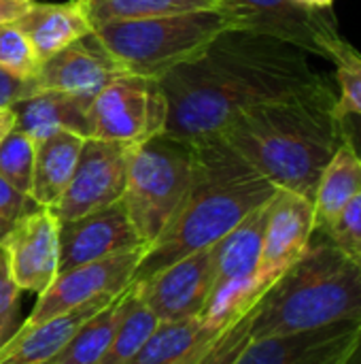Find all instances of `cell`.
<instances>
[{
	"mask_svg": "<svg viewBox=\"0 0 361 364\" xmlns=\"http://www.w3.org/2000/svg\"><path fill=\"white\" fill-rule=\"evenodd\" d=\"M157 81L168 105L166 134L196 143L219 134L240 111L328 77L311 66L304 49L251 28H230Z\"/></svg>",
	"mask_w": 361,
	"mask_h": 364,
	"instance_id": "obj_1",
	"label": "cell"
},
{
	"mask_svg": "<svg viewBox=\"0 0 361 364\" xmlns=\"http://www.w3.org/2000/svg\"><path fill=\"white\" fill-rule=\"evenodd\" d=\"M336 96L328 79L240 111L219 136L279 190L313 200L323 168L343 143L340 119L334 113Z\"/></svg>",
	"mask_w": 361,
	"mask_h": 364,
	"instance_id": "obj_2",
	"label": "cell"
},
{
	"mask_svg": "<svg viewBox=\"0 0 361 364\" xmlns=\"http://www.w3.org/2000/svg\"><path fill=\"white\" fill-rule=\"evenodd\" d=\"M194 149L189 190L164 232L145 252L132 282H143L172 262L215 245L249 213L270 203L279 190L219 134L196 141Z\"/></svg>",
	"mask_w": 361,
	"mask_h": 364,
	"instance_id": "obj_3",
	"label": "cell"
},
{
	"mask_svg": "<svg viewBox=\"0 0 361 364\" xmlns=\"http://www.w3.org/2000/svg\"><path fill=\"white\" fill-rule=\"evenodd\" d=\"M361 322V269L315 230L306 252L253 305L251 341Z\"/></svg>",
	"mask_w": 361,
	"mask_h": 364,
	"instance_id": "obj_4",
	"label": "cell"
},
{
	"mask_svg": "<svg viewBox=\"0 0 361 364\" xmlns=\"http://www.w3.org/2000/svg\"><path fill=\"white\" fill-rule=\"evenodd\" d=\"M245 28L228 11H194L168 17L109 21L94 28L96 38L128 75L162 79L194 60L223 30Z\"/></svg>",
	"mask_w": 361,
	"mask_h": 364,
	"instance_id": "obj_5",
	"label": "cell"
},
{
	"mask_svg": "<svg viewBox=\"0 0 361 364\" xmlns=\"http://www.w3.org/2000/svg\"><path fill=\"white\" fill-rule=\"evenodd\" d=\"M196 164L194 143L166 132L132 147L123 205L145 245H151L183 203Z\"/></svg>",
	"mask_w": 361,
	"mask_h": 364,
	"instance_id": "obj_6",
	"label": "cell"
},
{
	"mask_svg": "<svg viewBox=\"0 0 361 364\" xmlns=\"http://www.w3.org/2000/svg\"><path fill=\"white\" fill-rule=\"evenodd\" d=\"M168 105L157 79L121 75L87 109V139L145 143L166 132Z\"/></svg>",
	"mask_w": 361,
	"mask_h": 364,
	"instance_id": "obj_7",
	"label": "cell"
},
{
	"mask_svg": "<svg viewBox=\"0 0 361 364\" xmlns=\"http://www.w3.org/2000/svg\"><path fill=\"white\" fill-rule=\"evenodd\" d=\"M132 147L117 141L85 139L74 175L53 207L57 222H68L121 200Z\"/></svg>",
	"mask_w": 361,
	"mask_h": 364,
	"instance_id": "obj_8",
	"label": "cell"
},
{
	"mask_svg": "<svg viewBox=\"0 0 361 364\" xmlns=\"http://www.w3.org/2000/svg\"><path fill=\"white\" fill-rule=\"evenodd\" d=\"M221 4L245 28L283 38L328 62L343 41L334 11H309L291 0H221Z\"/></svg>",
	"mask_w": 361,
	"mask_h": 364,
	"instance_id": "obj_9",
	"label": "cell"
},
{
	"mask_svg": "<svg viewBox=\"0 0 361 364\" xmlns=\"http://www.w3.org/2000/svg\"><path fill=\"white\" fill-rule=\"evenodd\" d=\"M147 250L149 247L143 245V247L121 252V254H115V256L89 262V264H81L66 273H60L51 282V286L43 294H38V301L32 314L21 326L45 322L57 314L85 305L98 296L117 294L126 290L132 284L134 271L140 264Z\"/></svg>",
	"mask_w": 361,
	"mask_h": 364,
	"instance_id": "obj_10",
	"label": "cell"
},
{
	"mask_svg": "<svg viewBox=\"0 0 361 364\" xmlns=\"http://www.w3.org/2000/svg\"><path fill=\"white\" fill-rule=\"evenodd\" d=\"M132 290L160 322L200 318L213 290L211 247L177 260L143 282H132Z\"/></svg>",
	"mask_w": 361,
	"mask_h": 364,
	"instance_id": "obj_11",
	"label": "cell"
},
{
	"mask_svg": "<svg viewBox=\"0 0 361 364\" xmlns=\"http://www.w3.org/2000/svg\"><path fill=\"white\" fill-rule=\"evenodd\" d=\"M313 200L289 190H277L268 205L262 256L255 271L260 292H266L294 262L300 260L313 239Z\"/></svg>",
	"mask_w": 361,
	"mask_h": 364,
	"instance_id": "obj_12",
	"label": "cell"
},
{
	"mask_svg": "<svg viewBox=\"0 0 361 364\" xmlns=\"http://www.w3.org/2000/svg\"><path fill=\"white\" fill-rule=\"evenodd\" d=\"M9 254L13 279L19 290L43 294L57 277L60 222L49 207H34L0 241Z\"/></svg>",
	"mask_w": 361,
	"mask_h": 364,
	"instance_id": "obj_13",
	"label": "cell"
},
{
	"mask_svg": "<svg viewBox=\"0 0 361 364\" xmlns=\"http://www.w3.org/2000/svg\"><path fill=\"white\" fill-rule=\"evenodd\" d=\"M143 245L145 243L138 239L123 200H117L87 215L60 222L57 275Z\"/></svg>",
	"mask_w": 361,
	"mask_h": 364,
	"instance_id": "obj_14",
	"label": "cell"
},
{
	"mask_svg": "<svg viewBox=\"0 0 361 364\" xmlns=\"http://www.w3.org/2000/svg\"><path fill=\"white\" fill-rule=\"evenodd\" d=\"M121 75L126 70L91 32L47 58L36 73V83L40 90L68 92L91 102Z\"/></svg>",
	"mask_w": 361,
	"mask_h": 364,
	"instance_id": "obj_15",
	"label": "cell"
},
{
	"mask_svg": "<svg viewBox=\"0 0 361 364\" xmlns=\"http://www.w3.org/2000/svg\"><path fill=\"white\" fill-rule=\"evenodd\" d=\"M361 322H340L326 328L253 339L234 364H326L345 354Z\"/></svg>",
	"mask_w": 361,
	"mask_h": 364,
	"instance_id": "obj_16",
	"label": "cell"
},
{
	"mask_svg": "<svg viewBox=\"0 0 361 364\" xmlns=\"http://www.w3.org/2000/svg\"><path fill=\"white\" fill-rule=\"evenodd\" d=\"M117 294L98 296L32 326H19L0 346V364H49L70 343L77 331Z\"/></svg>",
	"mask_w": 361,
	"mask_h": 364,
	"instance_id": "obj_17",
	"label": "cell"
},
{
	"mask_svg": "<svg viewBox=\"0 0 361 364\" xmlns=\"http://www.w3.org/2000/svg\"><path fill=\"white\" fill-rule=\"evenodd\" d=\"M15 128L28 134L34 143L60 132L70 130L87 139V109L89 100L68 92L38 90L36 94L15 102Z\"/></svg>",
	"mask_w": 361,
	"mask_h": 364,
	"instance_id": "obj_18",
	"label": "cell"
},
{
	"mask_svg": "<svg viewBox=\"0 0 361 364\" xmlns=\"http://www.w3.org/2000/svg\"><path fill=\"white\" fill-rule=\"evenodd\" d=\"M13 26L26 34L40 62L74 43L77 38L94 32L79 0L60 4L32 2L30 9L13 21Z\"/></svg>",
	"mask_w": 361,
	"mask_h": 364,
	"instance_id": "obj_19",
	"label": "cell"
},
{
	"mask_svg": "<svg viewBox=\"0 0 361 364\" xmlns=\"http://www.w3.org/2000/svg\"><path fill=\"white\" fill-rule=\"evenodd\" d=\"M268 205L249 213L223 239L211 245L213 258V288L230 282H253L262 256L264 230L268 220Z\"/></svg>",
	"mask_w": 361,
	"mask_h": 364,
	"instance_id": "obj_20",
	"label": "cell"
},
{
	"mask_svg": "<svg viewBox=\"0 0 361 364\" xmlns=\"http://www.w3.org/2000/svg\"><path fill=\"white\" fill-rule=\"evenodd\" d=\"M83 143L85 136L70 130H60L36 143L30 190L34 205L53 209L60 203L74 175Z\"/></svg>",
	"mask_w": 361,
	"mask_h": 364,
	"instance_id": "obj_21",
	"label": "cell"
},
{
	"mask_svg": "<svg viewBox=\"0 0 361 364\" xmlns=\"http://www.w3.org/2000/svg\"><path fill=\"white\" fill-rule=\"evenodd\" d=\"M360 192L361 158L353 149V145L343 136V143L334 151L317 183V192L313 198L315 230L323 232Z\"/></svg>",
	"mask_w": 361,
	"mask_h": 364,
	"instance_id": "obj_22",
	"label": "cell"
},
{
	"mask_svg": "<svg viewBox=\"0 0 361 364\" xmlns=\"http://www.w3.org/2000/svg\"><path fill=\"white\" fill-rule=\"evenodd\" d=\"M221 331L209 328L202 318L160 322L140 350L126 364H183Z\"/></svg>",
	"mask_w": 361,
	"mask_h": 364,
	"instance_id": "obj_23",
	"label": "cell"
},
{
	"mask_svg": "<svg viewBox=\"0 0 361 364\" xmlns=\"http://www.w3.org/2000/svg\"><path fill=\"white\" fill-rule=\"evenodd\" d=\"M81 6L91 28L109 21L151 19L194 11H228L221 0H85Z\"/></svg>",
	"mask_w": 361,
	"mask_h": 364,
	"instance_id": "obj_24",
	"label": "cell"
},
{
	"mask_svg": "<svg viewBox=\"0 0 361 364\" xmlns=\"http://www.w3.org/2000/svg\"><path fill=\"white\" fill-rule=\"evenodd\" d=\"M128 290V288H126ZM126 290H121L117 296H113L98 314H94L70 339V343L51 360V364H98L104 352L111 346V339L115 335V328L121 318L123 309V296Z\"/></svg>",
	"mask_w": 361,
	"mask_h": 364,
	"instance_id": "obj_25",
	"label": "cell"
},
{
	"mask_svg": "<svg viewBox=\"0 0 361 364\" xmlns=\"http://www.w3.org/2000/svg\"><path fill=\"white\" fill-rule=\"evenodd\" d=\"M157 324L160 320L138 301L130 284L123 296L119 324L115 328L109 350L104 352L98 364H126L140 350V346L149 339Z\"/></svg>",
	"mask_w": 361,
	"mask_h": 364,
	"instance_id": "obj_26",
	"label": "cell"
},
{
	"mask_svg": "<svg viewBox=\"0 0 361 364\" xmlns=\"http://www.w3.org/2000/svg\"><path fill=\"white\" fill-rule=\"evenodd\" d=\"M336 66L334 79L338 85V96L334 105V113L338 119L347 115L361 117V51L349 41H340L330 60Z\"/></svg>",
	"mask_w": 361,
	"mask_h": 364,
	"instance_id": "obj_27",
	"label": "cell"
},
{
	"mask_svg": "<svg viewBox=\"0 0 361 364\" xmlns=\"http://www.w3.org/2000/svg\"><path fill=\"white\" fill-rule=\"evenodd\" d=\"M36 143L17 128L0 143V177L17 192L30 196Z\"/></svg>",
	"mask_w": 361,
	"mask_h": 364,
	"instance_id": "obj_28",
	"label": "cell"
},
{
	"mask_svg": "<svg viewBox=\"0 0 361 364\" xmlns=\"http://www.w3.org/2000/svg\"><path fill=\"white\" fill-rule=\"evenodd\" d=\"M251 318H253V307L236 322H232L228 328H223L213 341L202 346L183 364H234V360L251 341Z\"/></svg>",
	"mask_w": 361,
	"mask_h": 364,
	"instance_id": "obj_29",
	"label": "cell"
},
{
	"mask_svg": "<svg viewBox=\"0 0 361 364\" xmlns=\"http://www.w3.org/2000/svg\"><path fill=\"white\" fill-rule=\"evenodd\" d=\"M323 235L347 260L361 269V192L351 198Z\"/></svg>",
	"mask_w": 361,
	"mask_h": 364,
	"instance_id": "obj_30",
	"label": "cell"
},
{
	"mask_svg": "<svg viewBox=\"0 0 361 364\" xmlns=\"http://www.w3.org/2000/svg\"><path fill=\"white\" fill-rule=\"evenodd\" d=\"M40 64L43 62L38 60L26 34L13 23H2L0 26V66L21 77H36Z\"/></svg>",
	"mask_w": 361,
	"mask_h": 364,
	"instance_id": "obj_31",
	"label": "cell"
},
{
	"mask_svg": "<svg viewBox=\"0 0 361 364\" xmlns=\"http://www.w3.org/2000/svg\"><path fill=\"white\" fill-rule=\"evenodd\" d=\"M19 288L13 279L9 254L0 243V346L17 331Z\"/></svg>",
	"mask_w": 361,
	"mask_h": 364,
	"instance_id": "obj_32",
	"label": "cell"
},
{
	"mask_svg": "<svg viewBox=\"0 0 361 364\" xmlns=\"http://www.w3.org/2000/svg\"><path fill=\"white\" fill-rule=\"evenodd\" d=\"M34 207L36 205L30 196L17 192L11 183H6L0 177V241L17 224V220Z\"/></svg>",
	"mask_w": 361,
	"mask_h": 364,
	"instance_id": "obj_33",
	"label": "cell"
},
{
	"mask_svg": "<svg viewBox=\"0 0 361 364\" xmlns=\"http://www.w3.org/2000/svg\"><path fill=\"white\" fill-rule=\"evenodd\" d=\"M38 90L36 77H21L0 66V109H11L15 102L36 94Z\"/></svg>",
	"mask_w": 361,
	"mask_h": 364,
	"instance_id": "obj_34",
	"label": "cell"
},
{
	"mask_svg": "<svg viewBox=\"0 0 361 364\" xmlns=\"http://www.w3.org/2000/svg\"><path fill=\"white\" fill-rule=\"evenodd\" d=\"M34 0H0V26L13 23L17 17H21Z\"/></svg>",
	"mask_w": 361,
	"mask_h": 364,
	"instance_id": "obj_35",
	"label": "cell"
},
{
	"mask_svg": "<svg viewBox=\"0 0 361 364\" xmlns=\"http://www.w3.org/2000/svg\"><path fill=\"white\" fill-rule=\"evenodd\" d=\"M340 128H343V136L353 145V149L357 151L361 158V117L360 115H347L340 119Z\"/></svg>",
	"mask_w": 361,
	"mask_h": 364,
	"instance_id": "obj_36",
	"label": "cell"
},
{
	"mask_svg": "<svg viewBox=\"0 0 361 364\" xmlns=\"http://www.w3.org/2000/svg\"><path fill=\"white\" fill-rule=\"evenodd\" d=\"M340 364H361V324H360V328H357V333H355V337H353V341H351V346H349V350H347V354H345V358H343V363Z\"/></svg>",
	"mask_w": 361,
	"mask_h": 364,
	"instance_id": "obj_37",
	"label": "cell"
},
{
	"mask_svg": "<svg viewBox=\"0 0 361 364\" xmlns=\"http://www.w3.org/2000/svg\"><path fill=\"white\" fill-rule=\"evenodd\" d=\"M13 130H15V113H13V109H0V143Z\"/></svg>",
	"mask_w": 361,
	"mask_h": 364,
	"instance_id": "obj_38",
	"label": "cell"
},
{
	"mask_svg": "<svg viewBox=\"0 0 361 364\" xmlns=\"http://www.w3.org/2000/svg\"><path fill=\"white\" fill-rule=\"evenodd\" d=\"M291 2L309 11H321V13L334 11V0H291Z\"/></svg>",
	"mask_w": 361,
	"mask_h": 364,
	"instance_id": "obj_39",
	"label": "cell"
},
{
	"mask_svg": "<svg viewBox=\"0 0 361 364\" xmlns=\"http://www.w3.org/2000/svg\"><path fill=\"white\" fill-rule=\"evenodd\" d=\"M347 354V352H345ZM345 354H340V356H336V358H332V360H328L326 364H340L343 363V358H345Z\"/></svg>",
	"mask_w": 361,
	"mask_h": 364,
	"instance_id": "obj_40",
	"label": "cell"
},
{
	"mask_svg": "<svg viewBox=\"0 0 361 364\" xmlns=\"http://www.w3.org/2000/svg\"><path fill=\"white\" fill-rule=\"evenodd\" d=\"M81 2H85V0H81Z\"/></svg>",
	"mask_w": 361,
	"mask_h": 364,
	"instance_id": "obj_41",
	"label": "cell"
},
{
	"mask_svg": "<svg viewBox=\"0 0 361 364\" xmlns=\"http://www.w3.org/2000/svg\"><path fill=\"white\" fill-rule=\"evenodd\" d=\"M49 364H51V363H49Z\"/></svg>",
	"mask_w": 361,
	"mask_h": 364,
	"instance_id": "obj_42",
	"label": "cell"
}]
</instances>
